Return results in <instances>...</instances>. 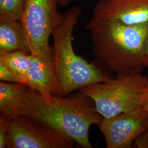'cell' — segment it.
<instances>
[{
  "instance_id": "1",
  "label": "cell",
  "mask_w": 148,
  "mask_h": 148,
  "mask_svg": "<svg viewBox=\"0 0 148 148\" xmlns=\"http://www.w3.org/2000/svg\"><path fill=\"white\" fill-rule=\"evenodd\" d=\"M19 116L43 122L84 148H92L90 127L104 119L93 101L82 93L61 97L42 95L30 88Z\"/></svg>"
},
{
  "instance_id": "2",
  "label": "cell",
  "mask_w": 148,
  "mask_h": 148,
  "mask_svg": "<svg viewBox=\"0 0 148 148\" xmlns=\"http://www.w3.org/2000/svg\"><path fill=\"white\" fill-rule=\"evenodd\" d=\"M85 27L90 32L94 54L106 68L117 75L142 73V51L148 23L128 25L90 19Z\"/></svg>"
},
{
  "instance_id": "3",
  "label": "cell",
  "mask_w": 148,
  "mask_h": 148,
  "mask_svg": "<svg viewBox=\"0 0 148 148\" xmlns=\"http://www.w3.org/2000/svg\"><path fill=\"white\" fill-rule=\"evenodd\" d=\"M81 13L79 5L67 10L52 34L53 66L59 95H68L87 86L111 78L95 63H88L74 51L73 33Z\"/></svg>"
},
{
  "instance_id": "4",
  "label": "cell",
  "mask_w": 148,
  "mask_h": 148,
  "mask_svg": "<svg viewBox=\"0 0 148 148\" xmlns=\"http://www.w3.org/2000/svg\"><path fill=\"white\" fill-rule=\"evenodd\" d=\"M148 78L142 73L119 75L115 79L87 86L79 92L90 98L103 118L141 107Z\"/></svg>"
},
{
  "instance_id": "5",
  "label": "cell",
  "mask_w": 148,
  "mask_h": 148,
  "mask_svg": "<svg viewBox=\"0 0 148 148\" xmlns=\"http://www.w3.org/2000/svg\"><path fill=\"white\" fill-rule=\"evenodd\" d=\"M58 4L57 0H26L20 21L30 53L49 62H53L49 37L63 16Z\"/></svg>"
},
{
  "instance_id": "6",
  "label": "cell",
  "mask_w": 148,
  "mask_h": 148,
  "mask_svg": "<svg viewBox=\"0 0 148 148\" xmlns=\"http://www.w3.org/2000/svg\"><path fill=\"white\" fill-rule=\"evenodd\" d=\"M74 142L47 125L23 116L12 120L8 148H72Z\"/></svg>"
},
{
  "instance_id": "7",
  "label": "cell",
  "mask_w": 148,
  "mask_h": 148,
  "mask_svg": "<svg viewBox=\"0 0 148 148\" xmlns=\"http://www.w3.org/2000/svg\"><path fill=\"white\" fill-rule=\"evenodd\" d=\"M108 148H132L136 138L148 129V115L143 108L104 118L98 125Z\"/></svg>"
},
{
  "instance_id": "8",
  "label": "cell",
  "mask_w": 148,
  "mask_h": 148,
  "mask_svg": "<svg viewBox=\"0 0 148 148\" xmlns=\"http://www.w3.org/2000/svg\"><path fill=\"white\" fill-rule=\"evenodd\" d=\"M91 19L133 25L148 23V0H99Z\"/></svg>"
},
{
  "instance_id": "9",
  "label": "cell",
  "mask_w": 148,
  "mask_h": 148,
  "mask_svg": "<svg viewBox=\"0 0 148 148\" xmlns=\"http://www.w3.org/2000/svg\"><path fill=\"white\" fill-rule=\"evenodd\" d=\"M24 85L42 95L57 93L53 62L33 55L30 67L24 77Z\"/></svg>"
},
{
  "instance_id": "10",
  "label": "cell",
  "mask_w": 148,
  "mask_h": 148,
  "mask_svg": "<svg viewBox=\"0 0 148 148\" xmlns=\"http://www.w3.org/2000/svg\"><path fill=\"white\" fill-rule=\"evenodd\" d=\"M29 89L26 85L1 81V116L11 119L19 116Z\"/></svg>"
},
{
  "instance_id": "11",
  "label": "cell",
  "mask_w": 148,
  "mask_h": 148,
  "mask_svg": "<svg viewBox=\"0 0 148 148\" xmlns=\"http://www.w3.org/2000/svg\"><path fill=\"white\" fill-rule=\"evenodd\" d=\"M19 50L30 53L21 22L0 18V54Z\"/></svg>"
},
{
  "instance_id": "12",
  "label": "cell",
  "mask_w": 148,
  "mask_h": 148,
  "mask_svg": "<svg viewBox=\"0 0 148 148\" xmlns=\"http://www.w3.org/2000/svg\"><path fill=\"white\" fill-rule=\"evenodd\" d=\"M33 55L23 51H16L0 54V62L4 64L22 79L30 67Z\"/></svg>"
},
{
  "instance_id": "13",
  "label": "cell",
  "mask_w": 148,
  "mask_h": 148,
  "mask_svg": "<svg viewBox=\"0 0 148 148\" xmlns=\"http://www.w3.org/2000/svg\"><path fill=\"white\" fill-rule=\"evenodd\" d=\"M26 0H0V18L21 21Z\"/></svg>"
},
{
  "instance_id": "14",
  "label": "cell",
  "mask_w": 148,
  "mask_h": 148,
  "mask_svg": "<svg viewBox=\"0 0 148 148\" xmlns=\"http://www.w3.org/2000/svg\"><path fill=\"white\" fill-rule=\"evenodd\" d=\"M0 80L2 82L23 84L21 78L1 62H0Z\"/></svg>"
},
{
  "instance_id": "15",
  "label": "cell",
  "mask_w": 148,
  "mask_h": 148,
  "mask_svg": "<svg viewBox=\"0 0 148 148\" xmlns=\"http://www.w3.org/2000/svg\"><path fill=\"white\" fill-rule=\"evenodd\" d=\"M12 120L5 117H0V148H7L8 135Z\"/></svg>"
},
{
  "instance_id": "16",
  "label": "cell",
  "mask_w": 148,
  "mask_h": 148,
  "mask_svg": "<svg viewBox=\"0 0 148 148\" xmlns=\"http://www.w3.org/2000/svg\"><path fill=\"white\" fill-rule=\"evenodd\" d=\"M133 148H148V129L136 138L133 144Z\"/></svg>"
},
{
  "instance_id": "17",
  "label": "cell",
  "mask_w": 148,
  "mask_h": 148,
  "mask_svg": "<svg viewBox=\"0 0 148 148\" xmlns=\"http://www.w3.org/2000/svg\"><path fill=\"white\" fill-rule=\"evenodd\" d=\"M142 59L144 67L148 68V31L143 42Z\"/></svg>"
},
{
  "instance_id": "18",
  "label": "cell",
  "mask_w": 148,
  "mask_h": 148,
  "mask_svg": "<svg viewBox=\"0 0 148 148\" xmlns=\"http://www.w3.org/2000/svg\"><path fill=\"white\" fill-rule=\"evenodd\" d=\"M141 106L147 112L148 115V87L145 93H144Z\"/></svg>"
},
{
  "instance_id": "19",
  "label": "cell",
  "mask_w": 148,
  "mask_h": 148,
  "mask_svg": "<svg viewBox=\"0 0 148 148\" xmlns=\"http://www.w3.org/2000/svg\"><path fill=\"white\" fill-rule=\"evenodd\" d=\"M59 5L66 7L69 5L71 0H57Z\"/></svg>"
}]
</instances>
